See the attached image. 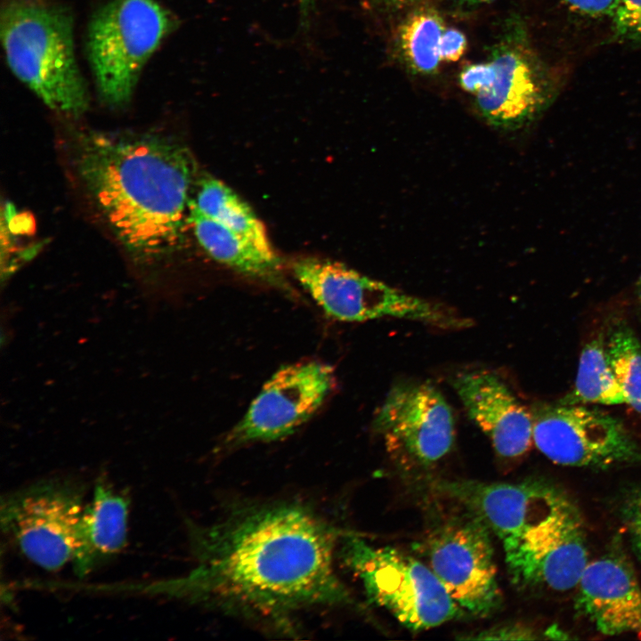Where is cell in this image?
I'll return each mask as SVG.
<instances>
[{
  "label": "cell",
  "instance_id": "1",
  "mask_svg": "<svg viewBox=\"0 0 641 641\" xmlns=\"http://www.w3.org/2000/svg\"><path fill=\"white\" fill-rule=\"evenodd\" d=\"M343 533L303 505L242 507L191 528L196 565L164 591L292 633L299 612L355 604L335 571Z\"/></svg>",
  "mask_w": 641,
  "mask_h": 641
},
{
  "label": "cell",
  "instance_id": "2",
  "mask_svg": "<svg viewBox=\"0 0 641 641\" xmlns=\"http://www.w3.org/2000/svg\"><path fill=\"white\" fill-rule=\"evenodd\" d=\"M73 142L78 176L123 247L140 260L172 253L197 174L189 149L163 134L93 130Z\"/></svg>",
  "mask_w": 641,
  "mask_h": 641
},
{
  "label": "cell",
  "instance_id": "3",
  "mask_svg": "<svg viewBox=\"0 0 641 641\" xmlns=\"http://www.w3.org/2000/svg\"><path fill=\"white\" fill-rule=\"evenodd\" d=\"M0 28L10 69L48 108L69 117L88 110L69 8L52 0H6Z\"/></svg>",
  "mask_w": 641,
  "mask_h": 641
},
{
  "label": "cell",
  "instance_id": "4",
  "mask_svg": "<svg viewBox=\"0 0 641 641\" xmlns=\"http://www.w3.org/2000/svg\"><path fill=\"white\" fill-rule=\"evenodd\" d=\"M175 23L155 0H109L94 12L86 49L106 105L122 108L130 102L143 66Z\"/></svg>",
  "mask_w": 641,
  "mask_h": 641
},
{
  "label": "cell",
  "instance_id": "5",
  "mask_svg": "<svg viewBox=\"0 0 641 641\" xmlns=\"http://www.w3.org/2000/svg\"><path fill=\"white\" fill-rule=\"evenodd\" d=\"M338 554L369 600L411 630L437 627L463 613L429 565L397 548L344 532Z\"/></svg>",
  "mask_w": 641,
  "mask_h": 641
},
{
  "label": "cell",
  "instance_id": "6",
  "mask_svg": "<svg viewBox=\"0 0 641 641\" xmlns=\"http://www.w3.org/2000/svg\"><path fill=\"white\" fill-rule=\"evenodd\" d=\"M292 272L318 305L335 320L365 321L392 317L442 329L471 325L467 318L448 306L407 294L337 262L298 258L292 263Z\"/></svg>",
  "mask_w": 641,
  "mask_h": 641
},
{
  "label": "cell",
  "instance_id": "7",
  "mask_svg": "<svg viewBox=\"0 0 641 641\" xmlns=\"http://www.w3.org/2000/svg\"><path fill=\"white\" fill-rule=\"evenodd\" d=\"M84 494L83 484L64 477L12 491L1 501L2 531L32 563L57 571L72 560Z\"/></svg>",
  "mask_w": 641,
  "mask_h": 641
},
{
  "label": "cell",
  "instance_id": "8",
  "mask_svg": "<svg viewBox=\"0 0 641 641\" xmlns=\"http://www.w3.org/2000/svg\"><path fill=\"white\" fill-rule=\"evenodd\" d=\"M459 85L473 94L485 121L504 130L533 116L550 87L547 70L520 32L507 37L487 61L464 68Z\"/></svg>",
  "mask_w": 641,
  "mask_h": 641
},
{
  "label": "cell",
  "instance_id": "9",
  "mask_svg": "<svg viewBox=\"0 0 641 641\" xmlns=\"http://www.w3.org/2000/svg\"><path fill=\"white\" fill-rule=\"evenodd\" d=\"M502 546L509 575L523 587L572 589L588 563L581 518L562 493L541 517Z\"/></svg>",
  "mask_w": 641,
  "mask_h": 641
},
{
  "label": "cell",
  "instance_id": "10",
  "mask_svg": "<svg viewBox=\"0 0 641 641\" xmlns=\"http://www.w3.org/2000/svg\"><path fill=\"white\" fill-rule=\"evenodd\" d=\"M391 455L404 465L428 468L451 450L455 418L433 385L404 381L392 386L373 419Z\"/></svg>",
  "mask_w": 641,
  "mask_h": 641
},
{
  "label": "cell",
  "instance_id": "11",
  "mask_svg": "<svg viewBox=\"0 0 641 641\" xmlns=\"http://www.w3.org/2000/svg\"><path fill=\"white\" fill-rule=\"evenodd\" d=\"M453 518L427 539L428 565L463 613L484 617L501 604L491 531L476 516Z\"/></svg>",
  "mask_w": 641,
  "mask_h": 641
},
{
  "label": "cell",
  "instance_id": "12",
  "mask_svg": "<svg viewBox=\"0 0 641 641\" xmlns=\"http://www.w3.org/2000/svg\"><path fill=\"white\" fill-rule=\"evenodd\" d=\"M335 380L333 368L320 361L280 368L227 434L223 446L233 449L292 434L319 410L332 391Z\"/></svg>",
  "mask_w": 641,
  "mask_h": 641
},
{
  "label": "cell",
  "instance_id": "13",
  "mask_svg": "<svg viewBox=\"0 0 641 641\" xmlns=\"http://www.w3.org/2000/svg\"><path fill=\"white\" fill-rule=\"evenodd\" d=\"M531 414L533 442L555 464L606 467L640 456L623 425L602 411L566 403L540 405Z\"/></svg>",
  "mask_w": 641,
  "mask_h": 641
},
{
  "label": "cell",
  "instance_id": "14",
  "mask_svg": "<svg viewBox=\"0 0 641 641\" xmlns=\"http://www.w3.org/2000/svg\"><path fill=\"white\" fill-rule=\"evenodd\" d=\"M437 489L479 518L502 543L520 535L561 494L548 484L535 481L508 483L456 480L441 482Z\"/></svg>",
  "mask_w": 641,
  "mask_h": 641
},
{
  "label": "cell",
  "instance_id": "15",
  "mask_svg": "<svg viewBox=\"0 0 641 641\" xmlns=\"http://www.w3.org/2000/svg\"><path fill=\"white\" fill-rule=\"evenodd\" d=\"M453 387L469 418L489 437L498 455L525 454L533 442V418L507 385L490 370L459 373Z\"/></svg>",
  "mask_w": 641,
  "mask_h": 641
},
{
  "label": "cell",
  "instance_id": "16",
  "mask_svg": "<svg viewBox=\"0 0 641 641\" xmlns=\"http://www.w3.org/2000/svg\"><path fill=\"white\" fill-rule=\"evenodd\" d=\"M576 587L579 612L602 634L641 629V588L623 559L611 556L588 563Z\"/></svg>",
  "mask_w": 641,
  "mask_h": 641
},
{
  "label": "cell",
  "instance_id": "17",
  "mask_svg": "<svg viewBox=\"0 0 641 641\" xmlns=\"http://www.w3.org/2000/svg\"><path fill=\"white\" fill-rule=\"evenodd\" d=\"M128 515L127 498L99 481L82 513L70 562L78 577L90 574L126 547Z\"/></svg>",
  "mask_w": 641,
  "mask_h": 641
},
{
  "label": "cell",
  "instance_id": "18",
  "mask_svg": "<svg viewBox=\"0 0 641 641\" xmlns=\"http://www.w3.org/2000/svg\"><path fill=\"white\" fill-rule=\"evenodd\" d=\"M187 223L198 242L215 261L241 274L286 288L275 254L264 252L246 237L205 215L191 199Z\"/></svg>",
  "mask_w": 641,
  "mask_h": 641
},
{
  "label": "cell",
  "instance_id": "19",
  "mask_svg": "<svg viewBox=\"0 0 641 641\" xmlns=\"http://www.w3.org/2000/svg\"><path fill=\"white\" fill-rule=\"evenodd\" d=\"M191 201L205 215L246 237L264 252L275 254L263 223L223 182L214 177L201 179Z\"/></svg>",
  "mask_w": 641,
  "mask_h": 641
},
{
  "label": "cell",
  "instance_id": "20",
  "mask_svg": "<svg viewBox=\"0 0 641 641\" xmlns=\"http://www.w3.org/2000/svg\"><path fill=\"white\" fill-rule=\"evenodd\" d=\"M446 28L442 18L431 8L418 9L403 20L398 34L399 48L413 71L426 75L438 69Z\"/></svg>",
  "mask_w": 641,
  "mask_h": 641
},
{
  "label": "cell",
  "instance_id": "21",
  "mask_svg": "<svg viewBox=\"0 0 641 641\" xmlns=\"http://www.w3.org/2000/svg\"><path fill=\"white\" fill-rule=\"evenodd\" d=\"M566 403H626L601 341L594 340L583 348L574 387Z\"/></svg>",
  "mask_w": 641,
  "mask_h": 641
},
{
  "label": "cell",
  "instance_id": "22",
  "mask_svg": "<svg viewBox=\"0 0 641 641\" xmlns=\"http://www.w3.org/2000/svg\"><path fill=\"white\" fill-rule=\"evenodd\" d=\"M607 357L622 390L626 403L641 413V345L627 328L613 332Z\"/></svg>",
  "mask_w": 641,
  "mask_h": 641
},
{
  "label": "cell",
  "instance_id": "23",
  "mask_svg": "<svg viewBox=\"0 0 641 641\" xmlns=\"http://www.w3.org/2000/svg\"><path fill=\"white\" fill-rule=\"evenodd\" d=\"M611 18L618 38L641 43V0H618Z\"/></svg>",
  "mask_w": 641,
  "mask_h": 641
},
{
  "label": "cell",
  "instance_id": "24",
  "mask_svg": "<svg viewBox=\"0 0 641 641\" xmlns=\"http://www.w3.org/2000/svg\"><path fill=\"white\" fill-rule=\"evenodd\" d=\"M622 513L631 540L641 557V487L627 496Z\"/></svg>",
  "mask_w": 641,
  "mask_h": 641
},
{
  "label": "cell",
  "instance_id": "25",
  "mask_svg": "<svg viewBox=\"0 0 641 641\" xmlns=\"http://www.w3.org/2000/svg\"><path fill=\"white\" fill-rule=\"evenodd\" d=\"M471 639L518 640L536 638L533 631L521 624H507L483 630ZM469 638V639H470Z\"/></svg>",
  "mask_w": 641,
  "mask_h": 641
},
{
  "label": "cell",
  "instance_id": "26",
  "mask_svg": "<svg viewBox=\"0 0 641 641\" xmlns=\"http://www.w3.org/2000/svg\"><path fill=\"white\" fill-rule=\"evenodd\" d=\"M570 8L590 17H611L618 0H563Z\"/></svg>",
  "mask_w": 641,
  "mask_h": 641
},
{
  "label": "cell",
  "instance_id": "27",
  "mask_svg": "<svg viewBox=\"0 0 641 641\" xmlns=\"http://www.w3.org/2000/svg\"><path fill=\"white\" fill-rule=\"evenodd\" d=\"M467 39L464 34L456 28H446L443 34L441 55L442 61H456L465 53Z\"/></svg>",
  "mask_w": 641,
  "mask_h": 641
},
{
  "label": "cell",
  "instance_id": "28",
  "mask_svg": "<svg viewBox=\"0 0 641 641\" xmlns=\"http://www.w3.org/2000/svg\"><path fill=\"white\" fill-rule=\"evenodd\" d=\"M315 0H298L300 10L305 17L312 9Z\"/></svg>",
  "mask_w": 641,
  "mask_h": 641
},
{
  "label": "cell",
  "instance_id": "29",
  "mask_svg": "<svg viewBox=\"0 0 641 641\" xmlns=\"http://www.w3.org/2000/svg\"><path fill=\"white\" fill-rule=\"evenodd\" d=\"M414 0H385V2L393 4V5H401L405 4L410 2H413Z\"/></svg>",
  "mask_w": 641,
  "mask_h": 641
},
{
  "label": "cell",
  "instance_id": "30",
  "mask_svg": "<svg viewBox=\"0 0 641 641\" xmlns=\"http://www.w3.org/2000/svg\"><path fill=\"white\" fill-rule=\"evenodd\" d=\"M461 3L467 4H479L483 3H488L493 0H458Z\"/></svg>",
  "mask_w": 641,
  "mask_h": 641
}]
</instances>
